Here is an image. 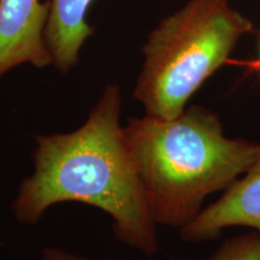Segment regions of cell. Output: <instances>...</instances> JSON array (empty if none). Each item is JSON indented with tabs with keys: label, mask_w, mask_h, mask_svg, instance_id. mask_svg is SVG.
I'll return each mask as SVG.
<instances>
[{
	"label": "cell",
	"mask_w": 260,
	"mask_h": 260,
	"mask_svg": "<svg viewBox=\"0 0 260 260\" xmlns=\"http://www.w3.org/2000/svg\"><path fill=\"white\" fill-rule=\"evenodd\" d=\"M41 260H90L87 256L77 255L57 247H45L41 253Z\"/></svg>",
	"instance_id": "ba28073f"
},
{
	"label": "cell",
	"mask_w": 260,
	"mask_h": 260,
	"mask_svg": "<svg viewBox=\"0 0 260 260\" xmlns=\"http://www.w3.org/2000/svg\"><path fill=\"white\" fill-rule=\"evenodd\" d=\"M121 111V89L107 84L79 129L35 136L34 171L11 204L17 222L35 225L53 205L76 201L109 214L119 242L157 254V224L119 123Z\"/></svg>",
	"instance_id": "6da1fadb"
},
{
	"label": "cell",
	"mask_w": 260,
	"mask_h": 260,
	"mask_svg": "<svg viewBox=\"0 0 260 260\" xmlns=\"http://www.w3.org/2000/svg\"><path fill=\"white\" fill-rule=\"evenodd\" d=\"M237 65H242L245 67L249 73H255L260 74V41H259V51L258 56H256L254 59L251 60H242V61H236Z\"/></svg>",
	"instance_id": "9c48e42d"
},
{
	"label": "cell",
	"mask_w": 260,
	"mask_h": 260,
	"mask_svg": "<svg viewBox=\"0 0 260 260\" xmlns=\"http://www.w3.org/2000/svg\"><path fill=\"white\" fill-rule=\"evenodd\" d=\"M209 260H260V233L254 230L226 240Z\"/></svg>",
	"instance_id": "52a82bcc"
},
{
	"label": "cell",
	"mask_w": 260,
	"mask_h": 260,
	"mask_svg": "<svg viewBox=\"0 0 260 260\" xmlns=\"http://www.w3.org/2000/svg\"><path fill=\"white\" fill-rule=\"evenodd\" d=\"M93 0H51L45 28V41L52 65L61 74L69 73L79 63L80 52L87 39L94 34L87 22Z\"/></svg>",
	"instance_id": "8992f818"
},
{
	"label": "cell",
	"mask_w": 260,
	"mask_h": 260,
	"mask_svg": "<svg viewBox=\"0 0 260 260\" xmlns=\"http://www.w3.org/2000/svg\"><path fill=\"white\" fill-rule=\"evenodd\" d=\"M251 19L228 0H189L162 18L142 46L144 64L134 99L145 116L171 119L187 109L191 95L224 64Z\"/></svg>",
	"instance_id": "3957f363"
},
{
	"label": "cell",
	"mask_w": 260,
	"mask_h": 260,
	"mask_svg": "<svg viewBox=\"0 0 260 260\" xmlns=\"http://www.w3.org/2000/svg\"><path fill=\"white\" fill-rule=\"evenodd\" d=\"M51 0H0V80L22 64L52 65L45 41Z\"/></svg>",
	"instance_id": "277c9868"
},
{
	"label": "cell",
	"mask_w": 260,
	"mask_h": 260,
	"mask_svg": "<svg viewBox=\"0 0 260 260\" xmlns=\"http://www.w3.org/2000/svg\"><path fill=\"white\" fill-rule=\"evenodd\" d=\"M126 144L155 224L181 229L204 200L248 170L258 144L224 134L219 116L193 105L171 119L129 118Z\"/></svg>",
	"instance_id": "7a4b0ae2"
},
{
	"label": "cell",
	"mask_w": 260,
	"mask_h": 260,
	"mask_svg": "<svg viewBox=\"0 0 260 260\" xmlns=\"http://www.w3.org/2000/svg\"><path fill=\"white\" fill-rule=\"evenodd\" d=\"M252 228L260 233V144L254 161L216 203L201 210L190 223L180 229L186 242L200 243L219 237L224 229Z\"/></svg>",
	"instance_id": "5b68a950"
}]
</instances>
